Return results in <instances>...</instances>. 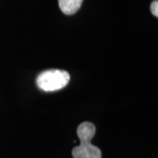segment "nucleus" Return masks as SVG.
<instances>
[{
  "mask_svg": "<svg viewBox=\"0 0 158 158\" xmlns=\"http://www.w3.org/2000/svg\"><path fill=\"white\" fill-rule=\"evenodd\" d=\"M96 133V127L91 122L85 121L79 125L77 134L80 145L72 149L73 158H102L101 150L90 143Z\"/></svg>",
  "mask_w": 158,
  "mask_h": 158,
  "instance_id": "1",
  "label": "nucleus"
},
{
  "mask_svg": "<svg viewBox=\"0 0 158 158\" xmlns=\"http://www.w3.org/2000/svg\"><path fill=\"white\" fill-rule=\"evenodd\" d=\"M69 74L62 69H48L43 71L36 78V85L44 91H56L68 85Z\"/></svg>",
  "mask_w": 158,
  "mask_h": 158,
  "instance_id": "2",
  "label": "nucleus"
},
{
  "mask_svg": "<svg viewBox=\"0 0 158 158\" xmlns=\"http://www.w3.org/2000/svg\"><path fill=\"white\" fill-rule=\"evenodd\" d=\"M84 0H58L61 11L66 15H72L80 9Z\"/></svg>",
  "mask_w": 158,
  "mask_h": 158,
  "instance_id": "3",
  "label": "nucleus"
},
{
  "mask_svg": "<svg viewBox=\"0 0 158 158\" xmlns=\"http://www.w3.org/2000/svg\"><path fill=\"white\" fill-rule=\"evenodd\" d=\"M150 10H151V12L154 16L156 17H158V1L157 0H155L153 1L152 4H151V6H150Z\"/></svg>",
  "mask_w": 158,
  "mask_h": 158,
  "instance_id": "4",
  "label": "nucleus"
}]
</instances>
